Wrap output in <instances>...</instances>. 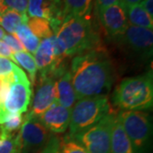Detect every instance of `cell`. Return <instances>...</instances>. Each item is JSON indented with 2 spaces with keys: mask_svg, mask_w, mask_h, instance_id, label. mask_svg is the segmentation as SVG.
<instances>
[{
  "mask_svg": "<svg viewBox=\"0 0 153 153\" xmlns=\"http://www.w3.org/2000/svg\"><path fill=\"white\" fill-rule=\"evenodd\" d=\"M70 74L76 100L106 96L113 83L111 61L100 49L76 55L71 61Z\"/></svg>",
  "mask_w": 153,
  "mask_h": 153,
  "instance_id": "1",
  "label": "cell"
},
{
  "mask_svg": "<svg viewBox=\"0 0 153 153\" xmlns=\"http://www.w3.org/2000/svg\"><path fill=\"white\" fill-rule=\"evenodd\" d=\"M55 38L66 57L94 50L100 43L88 17L66 16Z\"/></svg>",
  "mask_w": 153,
  "mask_h": 153,
  "instance_id": "2",
  "label": "cell"
},
{
  "mask_svg": "<svg viewBox=\"0 0 153 153\" xmlns=\"http://www.w3.org/2000/svg\"><path fill=\"white\" fill-rule=\"evenodd\" d=\"M113 102L124 111L151 108L153 104L152 71L123 79L115 90Z\"/></svg>",
  "mask_w": 153,
  "mask_h": 153,
  "instance_id": "3",
  "label": "cell"
},
{
  "mask_svg": "<svg viewBox=\"0 0 153 153\" xmlns=\"http://www.w3.org/2000/svg\"><path fill=\"white\" fill-rule=\"evenodd\" d=\"M106 96H97L78 100L71 108L69 135L71 137L96 124L111 112Z\"/></svg>",
  "mask_w": 153,
  "mask_h": 153,
  "instance_id": "4",
  "label": "cell"
},
{
  "mask_svg": "<svg viewBox=\"0 0 153 153\" xmlns=\"http://www.w3.org/2000/svg\"><path fill=\"white\" fill-rule=\"evenodd\" d=\"M134 153H145L150 146L152 124L148 113L142 111H123L117 115Z\"/></svg>",
  "mask_w": 153,
  "mask_h": 153,
  "instance_id": "5",
  "label": "cell"
},
{
  "mask_svg": "<svg viewBox=\"0 0 153 153\" xmlns=\"http://www.w3.org/2000/svg\"><path fill=\"white\" fill-rule=\"evenodd\" d=\"M116 118V114L110 112L89 128L66 137L80 144L89 153H110L111 134Z\"/></svg>",
  "mask_w": 153,
  "mask_h": 153,
  "instance_id": "6",
  "label": "cell"
},
{
  "mask_svg": "<svg viewBox=\"0 0 153 153\" xmlns=\"http://www.w3.org/2000/svg\"><path fill=\"white\" fill-rule=\"evenodd\" d=\"M21 153H39L52 137L38 118L25 116L19 131Z\"/></svg>",
  "mask_w": 153,
  "mask_h": 153,
  "instance_id": "7",
  "label": "cell"
},
{
  "mask_svg": "<svg viewBox=\"0 0 153 153\" xmlns=\"http://www.w3.org/2000/svg\"><path fill=\"white\" fill-rule=\"evenodd\" d=\"M32 96L31 82L26 73L16 66L14 79L10 83V92L4 105L7 114H22L27 111Z\"/></svg>",
  "mask_w": 153,
  "mask_h": 153,
  "instance_id": "8",
  "label": "cell"
},
{
  "mask_svg": "<svg viewBox=\"0 0 153 153\" xmlns=\"http://www.w3.org/2000/svg\"><path fill=\"white\" fill-rule=\"evenodd\" d=\"M128 49L142 55L152 54V30L128 25L125 31L115 38Z\"/></svg>",
  "mask_w": 153,
  "mask_h": 153,
  "instance_id": "9",
  "label": "cell"
},
{
  "mask_svg": "<svg viewBox=\"0 0 153 153\" xmlns=\"http://www.w3.org/2000/svg\"><path fill=\"white\" fill-rule=\"evenodd\" d=\"M56 77L49 75L40 77V84L35 94L32 109L27 116L39 118L56 101Z\"/></svg>",
  "mask_w": 153,
  "mask_h": 153,
  "instance_id": "10",
  "label": "cell"
},
{
  "mask_svg": "<svg viewBox=\"0 0 153 153\" xmlns=\"http://www.w3.org/2000/svg\"><path fill=\"white\" fill-rule=\"evenodd\" d=\"M98 13L105 33L111 38L119 36L128 26L125 9L119 4L106 7Z\"/></svg>",
  "mask_w": 153,
  "mask_h": 153,
  "instance_id": "11",
  "label": "cell"
},
{
  "mask_svg": "<svg viewBox=\"0 0 153 153\" xmlns=\"http://www.w3.org/2000/svg\"><path fill=\"white\" fill-rule=\"evenodd\" d=\"M71 112V109L66 108L55 101L38 119L50 132L60 134L64 133L69 127Z\"/></svg>",
  "mask_w": 153,
  "mask_h": 153,
  "instance_id": "12",
  "label": "cell"
},
{
  "mask_svg": "<svg viewBox=\"0 0 153 153\" xmlns=\"http://www.w3.org/2000/svg\"><path fill=\"white\" fill-rule=\"evenodd\" d=\"M76 100V94L71 84L70 71L66 70L56 79V102L66 108L71 109Z\"/></svg>",
  "mask_w": 153,
  "mask_h": 153,
  "instance_id": "13",
  "label": "cell"
},
{
  "mask_svg": "<svg viewBox=\"0 0 153 153\" xmlns=\"http://www.w3.org/2000/svg\"><path fill=\"white\" fill-rule=\"evenodd\" d=\"M110 153H134L131 143L126 134L117 116L111 134Z\"/></svg>",
  "mask_w": 153,
  "mask_h": 153,
  "instance_id": "14",
  "label": "cell"
},
{
  "mask_svg": "<svg viewBox=\"0 0 153 153\" xmlns=\"http://www.w3.org/2000/svg\"><path fill=\"white\" fill-rule=\"evenodd\" d=\"M125 11L128 25L130 24V26L147 28V29L152 30V17H151L148 15L146 11L143 9L140 4L130 6V7L125 9Z\"/></svg>",
  "mask_w": 153,
  "mask_h": 153,
  "instance_id": "15",
  "label": "cell"
},
{
  "mask_svg": "<svg viewBox=\"0 0 153 153\" xmlns=\"http://www.w3.org/2000/svg\"><path fill=\"white\" fill-rule=\"evenodd\" d=\"M93 0H61L64 16L88 17Z\"/></svg>",
  "mask_w": 153,
  "mask_h": 153,
  "instance_id": "16",
  "label": "cell"
},
{
  "mask_svg": "<svg viewBox=\"0 0 153 153\" xmlns=\"http://www.w3.org/2000/svg\"><path fill=\"white\" fill-rule=\"evenodd\" d=\"M28 18L27 14L14 10L5 11L0 14V27L10 34H15L22 25L27 24Z\"/></svg>",
  "mask_w": 153,
  "mask_h": 153,
  "instance_id": "17",
  "label": "cell"
},
{
  "mask_svg": "<svg viewBox=\"0 0 153 153\" xmlns=\"http://www.w3.org/2000/svg\"><path fill=\"white\" fill-rule=\"evenodd\" d=\"M22 43L24 49L30 54H34L38 49L40 40L33 34L27 24L22 25L14 34Z\"/></svg>",
  "mask_w": 153,
  "mask_h": 153,
  "instance_id": "18",
  "label": "cell"
},
{
  "mask_svg": "<svg viewBox=\"0 0 153 153\" xmlns=\"http://www.w3.org/2000/svg\"><path fill=\"white\" fill-rule=\"evenodd\" d=\"M11 60L19 64L23 69L27 71L31 82L32 83H34L38 68L35 63L34 57L32 55V54H30L27 51L15 52L12 55Z\"/></svg>",
  "mask_w": 153,
  "mask_h": 153,
  "instance_id": "19",
  "label": "cell"
},
{
  "mask_svg": "<svg viewBox=\"0 0 153 153\" xmlns=\"http://www.w3.org/2000/svg\"><path fill=\"white\" fill-rule=\"evenodd\" d=\"M27 27L31 32L38 38H49L54 36V32L49 22L42 18L31 17L28 18Z\"/></svg>",
  "mask_w": 153,
  "mask_h": 153,
  "instance_id": "20",
  "label": "cell"
},
{
  "mask_svg": "<svg viewBox=\"0 0 153 153\" xmlns=\"http://www.w3.org/2000/svg\"><path fill=\"white\" fill-rule=\"evenodd\" d=\"M0 153H21L19 133L15 134H0Z\"/></svg>",
  "mask_w": 153,
  "mask_h": 153,
  "instance_id": "21",
  "label": "cell"
},
{
  "mask_svg": "<svg viewBox=\"0 0 153 153\" xmlns=\"http://www.w3.org/2000/svg\"><path fill=\"white\" fill-rule=\"evenodd\" d=\"M24 117L22 114H8L5 120L0 125V134H15V133L21 129Z\"/></svg>",
  "mask_w": 153,
  "mask_h": 153,
  "instance_id": "22",
  "label": "cell"
},
{
  "mask_svg": "<svg viewBox=\"0 0 153 153\" xmlns=\"http://www.w3.org/2000/svg\"><path fill=\"white\" fill-rule=\"evenodd\" d=\"M27 5L28 0H0V14L9 10L27 14Z\"/></svg>",
  "mask_w": 153,
  "mask_h": 153,
  "instance_id": "23",
  "label": "cell"
},
{
  "mask_svg": "<svg viewBox=\"0 0 153 153\" xmlns=\"http://www.w3.org/2000/svg\"><path fill=\"white\" fill-rule=\"evenodd\" d=\"M60 153H89L85 148L75 140L66 137L60 141Z\"/></svg>",
  "mask_w": 153,
  "mask_h": 153,
  "instance_id": "24",
  "label": "cell"
},
{
  "mask_svg": "<svg viewBox=\"0 0 153 153\" xmlns=\"http://www.w3.org/2000/svg\"><path fill=\"white\" fill-rule=\"evenodd\" d=\"M3 41L10 48L13 53L20 52V51H26L22 43L14 34H5L3 38Z\"/></svg>",
  "mask_w": 153,
  "mask_h": 153,
  "instance_id": "25",
  "label": "cell"
},
{
  "mask_svg": "<svg viewBox=\"0 0 153 153\" xmlns=\"http://www.w3.org/2000/svg\"><path fill=\"white\" fill-rule=\"evenodd\" d=\"M39 153H60V140L57 137L52 136Z\"/></svg>",
  "mask_w": 153,
  "mask_h": 153,
  "instance_id": "26",
  "label": "cell"
},
{
  "mask_svg": "<svg viewBox=\"0 0 153 153\" xmlns=\"http://www.w3.org/2000/svg\"><path fill=\"white\" fill-rule=\"evenodd\" d=\"M120 0H96V7L98 12L109 6L118 4Z\"/></svg>",
  "mask_w": 153,
  "mask_h": 153,
  "instance_id": "27",
  "label": "cell"
},
{
  "mask_svg": "<svg viewBox=\"0 0 153 153\" xmlns=\"http://www.w3.org/2000/svg\"><path fill=\"white\" fill-rule=\"evenodd\" d=\"M12 55H13V51L11 50L10 48L4 41L0 40V56L11 59Z\"/></svg>",
  "mask_w": 153,
  "mask_h": 153,
  "instance_id": "28",
  "label": "cell"
},
{
  "mask_svg": "<svg viewBox=\"0 0 153 153\" xmlns=\"http://www.w3.org/2000/svg\"><path fill=\"white\" fill-rule=\"evenodd\" d=\"M140 4L150 16L153 17V0H144Z\"/></svg>",
  "mask_w": 153,
  "mask_h": 153,
  "instance_id": "29",
  "label": "cell"
},
{
  "mask_svg": "<svg viewBox=\"0 0 153 153\" xmlns=\"http://www.w3.org/2000/svg\"><path fill=\"white\" fill-rule=\"evenodd\" d=\"M144 0H120L119 1V4L123 6L124 9H127V8H128L130 6L140 4Z\"/></svg>",
  "mask_w": 153,
  "mask_h": 153,
  "instance_id": "30",
  "label": "cell"
},
{
  "mask_svg": "<svg viewBox=\"0 0 153 153\" xmlns=\"http://www.w3.org/2000/svg\"><path fill=\"white\" fill-rule=\"evenodd\" d=\"M4 35H5V32H4V30L0 27V40H1V39H3V38H4Z\"/></svg>",
  "mask_w": 153,
  "mask_h": 153,
  "instance_id": "31",
  "label": "cell"
},
{
  "mask_svg": "<svg viewBox=\"0 0 153 153\" xmlns=\"http://www.w3.org/2000/svg\"><path fill=\"white\" fill-rule=\"evenodd\" d=\"M50 1H53V2H59L60 0H50Z\"/></svg>",
  "mask_w": 153,
  "mask_h": 153,
  "instance_id": "32",
  "label": "cell"
}]
</instances>
